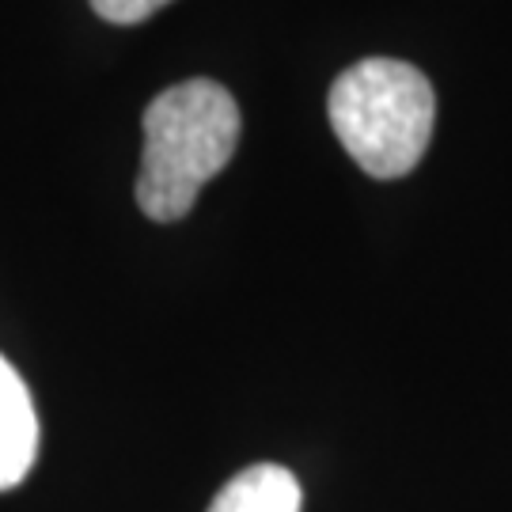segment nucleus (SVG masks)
<instances>
[{
	"mask_svg": "<svg viewBox=\"0 0 512 512\" xmlns=\"http://www.w3.org/2000/svg\"><path fill=\"white\" fill-rule=\"evenodd\" d=\"M327 114L361 171L372 179H403L429 148L437 95L410 61L365 57L334 80Z\"/></svg>",
	"mask_w": 512,
	"mask_h": 512,
	"instance_id": "obj_2",
	"label": "nucleus"
},
{
	"mask_svg": "<svg viewBox=\"0 0 512 512\" xmlns=\"http://www.w3.org/2000/svg\"><path fill=\"white\" fill-rule=\"evenodd\" d=\"M239 107L217 80H186L145 110V152L137 205L148 220H183L202 186L217 179L239 148Z\"/></svg>",
	"mask_w": 512,
	"mask_h": 512,
	"instance_id": "obj_1",
	"label": "nucleus"
},
{
	"mask_svg": "<svg viewBox=\"0 0 512 512\" xmlns=\"http://www.w3.org/2000/svg\"><path fill=\"white\" fill-rule=\"evenodd\" d=\"M300 505H304V490L289 467L255 463L224 482L209 512H300Z\"/></svg>",
	"mask_w": 512,
	"mask_h": 512,
	"instance_id": "obj_4",
	"label": "nucleus"
},
{
	"mask_svg": "<svg viewBox=\"0 0 512 512\" xmlns=\"http://www.w3.org/2000/svg\"><path fill=\"white\" fill-rule=\"evenodd\" d=\"M164 4L171 0H92L99 19H107V23H141L152 12H160Z\"/></svg>",
	"mask_w": 512,
	"mask_h": 512,
	"instance_id": "obj_5",
	"label": "nucleus"
},
{
	"mask_svg": "<svg viewBox=\"0 0 512 512\" xmlns=\"http://www.w3.org/2000/svg\"><path fill=\"white\" fill-rule=\"evenodd\" d=\"M38 456V418L31 391L16 368L0 357V494L31 475Z\"/></svg>",
	"mask_w": 512,
	"mask_h": 512,
	"instance_id": "obj_3",
	"label": "nucleus"
}]
</instances>
